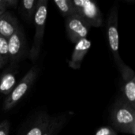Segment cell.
<instances>
[{
  "mask_svg": "<svg viewBox=\"0 0 135 135\" xmlns=\"http://www.w3.org/2000/svg\"><path fill=\"white\" fill-rule=\"evenodd\" d=\"M110 121L114 130L124 134H135V108L122 97L117 98L112 107Z\"/></svg>",
  "mask_w": 135,
  "mask_h": 135,
  "instance_id": "6da1fadb",
  "label": "cell"
},
{
  "mask_svg": "<svg viewBox=\"0 0 135 135\" xmlns=\"http://www.w3.org/2000/svg\"><path fill=\"white\" fill-rule=\"evenodd\" d=\"M47 0H37L36 12L33 18L35 33L33 42L29 50V58L32 62L38 59L40 53L47 17Z\"/></svg>",
  "mask_w": 135,
  "mask_h": 135,
  "instance_id": "7a4b0ae2",
  "label": "cell"
},
{
  "mask_svg": "<svg viewBox=\"0 0 135 135\" xmlns=\"http://www.w3.org/2000/svg\"><path fill=\"white\" fill-rule=\"evenodd\" d=\"M38 74V68L36 66H32L24 76L21 81L13 88L11 93L6 96L4 100L2 108L4 111L7 112L13 108L24 97V96L28 93Z\"/></svg>",
  "mask_w": 135,
  "mask_h": 135,
  "instance_id": "3957f363",
  "label": "cell"
},
{
  "mask_svg": "<svg viewBox=\"0 0 135 135\" xmlns=\"http://www.w3.org/2000/svg\"><path fill=\"white\" fill-rule=\"evenodd\" d=\"M75 13L83 19L89 27H100L103 16L97 4L91 0H71Z\"/></svg>",
  "mask_w": 135,
  "mask_h": 135,
  "instance_id": "277c9868",
  "label": "cell"
},
{
  "mask_svg": "<svg viewBox=\"0 0 135 135\" xmlns=\"http://www.w3.org/2000/svg\"><path fill=\"white\" fill-rule=\"evenodd\" d=\"M118 21H119V6L114 4L110 10L107 20V36L109 47L113 55L115 63L123 61L120 58L119 47V37L118 32Z\"/></svg>",
  "mask_w": 135,
  "mask_h": 135,
  "instance_id": "5b68a950",
  "label": "cell"
},
{
  "mask_svg": "<svg viewBox=\"0 0 135 135\" xmlns=\"http://www.w3.org/2000/svg\"><path fill=\"white\" fill-rule=\"evenodd\" d=\"M123 79L122 97L135 108V73L123 61L116 64Z\"/></svg>",
  "mask_w": 135,
  "mask_h": 135,
  "instance_id": "8992f818",
  "label": "cell"
},
{
  "mask_svg": "<svg viewBox=\"0 0 135 135\" xmlns=\"http://www.w3.org/2000/svg\"><path fill=\"white\" fill-rule=\"evenodd\" d=\"M65 28L68 39L74 44L79 40L87 38L90 29L89 25L77 14L66 18Z\"/></svg>",
  "mask_w": 135,
  "mask_h": 135,
  "instance_id": "52a82bcc",
  "label": "cell"
},
{
  "mask_svg": "<svg viewBox=\"0 0 135 135\" xmlns=\"http://www.w3.org/2000/svg\"><path fill=\"white\" fill-rule=\"evenodd\" d=\"M7 44L9 61L12 63H16L22 58L25 48V39L21 26H19L16 32L7 39Z\"/></svg>",
  "mask_w": 135,
  "mask_h": 135,
  "instance_id": "ba28073f",
  "label": "cell"
},
{
  "mask_svg": "<svg viewBox=\"0 0 135 135\" xmlns=\"http://www.w3.org/2000/svg\"><path fill=\"white\" fill-rule=\"evenodd\" d=\"M92 46V42L87 38L82 39L75 44L74 51L68 61V66L73 70H79L83 59Z\"/></svg>",
  "mask_w": 135,
  "mask_h": 135,
  "instance_id": "9c48e42d",
  "label": "cell"
},
{
  "mask_svg": "<svg viewBox=\"0 0 135 135\" xmlns=\"http://www.w3.org/2000/svg\"><path fill=\"white\" fill-rule=\"evenodd\" d=\"M17 18L9 11L0 13V36L9 39L19 27Z\"/></svg>",
  "mask_w": 135,
  "mask_h": 135,
  "instance_id": "30bf717a",
  "label": "cell"
},
{
  "mask_svg": "<svg viewBox=\"0 0 135 135\" xmlns=\"http://www.w3.org/2000/svg\"><path fill=\"white\" fill-rule=\"evenodd\" d=\"M73 112H66L58 115L56 116L51 117L49 124L45 130L43 135H57L68 120L74 115Z\"/></svg>",
  "mask_w": 135,
  "mask_h": 135,
  "instance_id": "8fae6325",
  "label": "cell"
},
{
  "mask_svg": "<svg viewBox=\"0 0 135 135\" xmlns=\"http://www.w3.org/2000/svg\"><path fill=\"white\" fill-rule=\"evenodd\" d=\"M51 116L46 112L40 113L23 135H43L47 129Z\"/></svg>",
  "mask_w": 135,
  "mask_h": 135,
  "instance_id": "7c38bea8",
  "label": "cell"
},
{
  "mask_svg": "<svg viewBox=\"0 0 135 135\" xmlns=\"http://www.w3.org/2000/svg\"><path fill=\"white\" fill-rule=\"evenodd\" d=\"M37 0H22L19 1L17 8L19 13L29 23L33 21Z\"/></svg>",
  "mask_w": 135,
  "mask_h": 135,
  "instance_id": "4fadbf2b",
  "label": "cell"
},
{
  "mask_svg": "<svg viewBox=\"0 0 135 135\" xmlns=\"http://www.w3.org/2000/svg\"><path fill=\"white\" fill-rule=\"evenodd\" d=\"M16 85V78L11 72H6L0 78V93L9 95Z\"/></svg>",
  "mask_w": 135,
  "mask_h": 135,
  "instance_id": "5bb4252c",
  "label": "cell"
},
{
  "mask_svg": "<svg viewBox=\"0 0 135 135\" xmlns=\"http://www.w3.org/2000/svg\"><path fill=\"white\" fill-rule=\"evenodd\" d=\"M54 2L65 18L76 14L71 0H55Z\"/></svg>",
  "mask_w": 135,
  "mask_h": 135,
  "instance_id": "9a60e30c",
  "label": "cell"
},
{
  "mask_svg": "<svg viewBox=\"0 0 135 135\" xmlns=\"http://www.w3.org/2000/svg\"><path fill=\"white\" fill-rule=\"evenodd\" d=\"M9 62L7 40L0 36V69Z\"/></svg>",
  "mask_w": 135,
  "mask_h": 135,
  "instance_id": "2e32d148",
  "label": "cell"
},
{
  "mask_svg": "<svg viewBox=\"0 0 135 135\" xmlns=\"http://www.w3.org/2000/svg\"><path fill=\"white\" fill-rule=\"evenodd\" d=\"M95 135H117V133L111 127H102L96 131Z\"/></svg>",
  "mask_w": 135,
  "mask_h": 135,
  "instance_id": "e0dca14e",
  "label": "cell"
},
{
  "mask_svg": "<svg viewBox=\"0 0 135 135\" xmlns=\"http://www.w3.org/2000/svg\"><path fill=\"white\" fill-rule=\"evenodd\" d=\"M9 123L7 119L0 123V135H9Z\"/></svg>",
  "mask_w": 135,
  "mask_h": 135,
  "instance_id": "ac0fdd59",
  "label": "cell"
}]
</instances>
